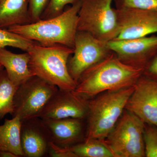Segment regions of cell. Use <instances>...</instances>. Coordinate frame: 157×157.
I'll use <instances>...</instances> for the list:
<instances>
[{
  "label": "cell",
  "instance_id": "obj_1",
  "mask_svg": "<svg viewBox=\"0 0 157 157\" xmlns=\"http://www.w3.org/2000/svg\"><path fill=\"white\" fill-rule=\"evenodd\" d=\"M144 71L124 63L113 52L85 71L77 82L74 91L89 100L105 92L135 85Z\"/></svg>",
  "mask_w": 157,
  "mask_h": 157
},
{
  "label": "cell",
  "instance_id": "obj_2",
  "mask_svg": "<svg viewBox=\"0 0 157 157\" xmlns=\"http://www.w3.org/2000/svg\"><path fill=\"white\" fill-rule=\"evenodd\" d=\"M81 3L80 0L55 17L8 29L44 46L59 45L74 48Z\"/></svg>",
  "mask_w": 157,
  "mask_h": 157
},
{
  "label": "cell",
  "instance_id": "obj_3",
  "mask_svg": "<svg viewBox=\"0 0 157 157\" xmlns=\"http://www.w3.org/2000/svg\"><path fill=\"white\" fill-rule=\"evenodd\" d=\"M74 48L63 45L44 46L35 43L28 52L29 66L34 76L56 86L60 89L74 90L76 83L70 75L68 62Z\"/></svg>",
  "mask_w": 157,
  "mask_h": 157
},
{
  "label": "cell",
  "instance_id": "obj_4",
  "mask_svg": "<svg viewBox=\"0 0 157 157\" xmlns=\"http://www.w3.org/2000/svg\"><path fill=\"white\" fill-rule=\"evenodd\" d=\"M135 85L101 93L88 101L85 139L104 140L115 126L125 109Z\"/></svg>",
  "mask_w": 157,
  "mask_h": 157
},
{
  "label": "cell",
  "instance_id": "obj_5",
  "mask_svg": "<svg viewBox=\"0 0 157 157\" xmlns=\"http://www.w3.org/2000/svg\"><path fill=\"white\" fill-rule=\"evenodd\" d=\"M114 0H81L78 31L86 32L105 42L116 39L120 31L117 9Z\"/></svg>",
  "mask_w": 157,
  "mask_h": 157
},
{
  "label": "cell",
  "instance_id": "obj_6",
  "mask_svg": "<svg viewBox=\"0 0 157 157\" xmlns=\"http://www.w3.org/2000/svg\"><path fill=\"white\" fill-rule=\"evenodd\" d=\"M144 127L143 121L125 109L104 142L114 157H145Z\"/></svg>",
  "mask_w": 157,
  "mask_h": 157
},
{
  "label": "cell",
  "instance_id": "obj_7",
  "mask_svg": "<svg viewBox=\"0 0 157 157\" xmlns=\"http://www.w3.org/2000/svg\"><path fill=\"white\" fill-rule=\"evenodd\" d=\"M59 88L36 76L17 87L14 100L13 117L22 121L39 118L42 110Z\"/></svg>",
  "mask_w": 157,
  "mask_h": 157
},
{
  "label": "cell",
  "instance_id": "obj_8",
  "mask_svg": "<svg viewBox=\"0 0 157 157\" xmlns=\"http://www.w3.org/2000/svg\"><path fill=\"white\" fill-rule=\"evenodd\" d=\"M113 52L107 42L97 39L86 32L78 31L73 56L68 62L69 72L76 83L85 71L110 56Z\"/></svg>",
  "mask_w": 157,
  "mask_h": 157
},
{
  "label": "cell",
  "instance_id": "obj_9",
  "mask_svg": "<svg viewBox=\"0 0 157 157\" xmlns=\"http://www.w3.org/2000/svg\"><path fill=\"white\" fill-rule=\"evenodd\" d=\"M117 58L126 64L145 70L157 52V36L107 42Z\"/></svg>",
  "mask_w": 157,
  "mask_h": 157
},
{
  "label": "cell",
  "instance_id": "obj_10",
  "mask_svg": "<svg viewBox=\"0 0 157 157\" xmlns=\"http://www.w3.org/2000/svg\"><path fill=\"white\" fill-rule=\"evenodd\" d=\"M125 109L144 123L157 127V80L142 75L135 83Z\"/></svg>",
  "mask_w": 157,
  "mask_h": 157
},
{
  "label": "cell",
  "instance_id": "obj_11",
  "mask_svg": "<svg viewBox=\"0 0 157 157\" xmlns=\"http://www.w3.org/2000/svg\"><path fill=\"white\" fill-rule=\"evenodd\" d=\"M88 101L74 90L59 89L50 98L39 118L41 119L67 118L85 119L88 111Z\"/></svg>",
  "mask_w": 157,
  "mask_h": 157
},
{
  "label": "cell",
  "instance_id": "obj_12",
  "mask_svg": "<svg viewBox=\"0 0 157 157\" xmlns=\"http://www.w3.org/2000/svg\"><path fill=\"white\" fill-rule=\"evenodd\" d=\"M120 31L115 39L147 36L157 33V12L132 9H117Z\"/></svg>",
  "mask_w": 157,
  "mask_h": 157
},
{
  "label": "cell",
  "instance_id": "obj_13",
  "mask_svg": "<svg viewBox=\"0 0 157 157\" xmlns=\"http://www.w3.org/2000/svg\"><path fill=\"white\" fill-rule=\"evenodd\" d=\"M84 120L67 118L41 121L51 142L62 147H70L85 140L86 128H84Z\"/></svg>",
  "mask_w": 157,
  "mask_h": 157
},
{
  "label": "cell",
  "instance_id": "obj_14",
  "mask_svg": "<svg viewBox=\"0 0 157 157\" xmlns=\"http://www.w3.org/2000/svg\"><path fill=\"white\" fill-rule=\"evenodd\" d=\"M21 138L24 157H42L48 153L51 140L39 118L22 121Z\"/></svg>",
  "mask_w": 157,
  "mask_h": 157
},
{
  "label": "cell",
  "instance_id": "obj_15",
  "mask_svg": "<svg viewBox=\"0 0 157 157\" xmlns=\"http://www.w3.org/2000/svg\"><path fill=\"white\" fill-rule=\"evenodd\" d=\"M29 60L28 52L16 54L6 48L0 49V64L10 80L17 86L34 76L29 66Z\"/></svg>",
  "mask_w": 157,
  "mask_h": 157
},
{
  "label": "cell",
  "instance_id": "obj_16",
  "mask_svg": "<svg viewBox=\"0 0 157 157\" xmlns=\"http://www.w3.org/2000/svg\"><path fill=\"white\" fill-rule=\"evenodd\" d=\"M30 23L28 0H0V28Z\"/></svg>",
  "mask_w": 157,
  "mask_h": 157
},
{
  "label": "cell",
  "instance_id": "obj_17",
  "mask_svg": "<svg viewBox=\"0 0 157 157\" xmlns=\"http://www.w3.org/2000/svg\"><path fill=\"white\" fill-rule=\"evenodd\" d=\"M22 121L18 117L5 120L0 125V151L13 153L18 157H24L21 147V135Z\"/></svg>",
  "mask_w": 157,
  "mask_h": 157
},
{
  "label": "cell",
  "instance_id": "obj_18",
  "mask_svg": "<svg viewBox=\"0 0 157 157\" xmlns=\"http://www.w3.org/2000/svg\"><path fill=\"white\" fill-rule=\"evenodd\" d=\"M69 148L77 157H114L104 140L85 139Z\"/></svg>",
  "mask_w": 157,
  "mask_h": 157
},
{
  "label": "cell",
  "instance_id": "obj_19",
  "mask_svg": "<svg viewBox=\"0 0 157 157\" xmlns=\"http://www.w3.org/2000/svg\"><path fill=\"white\" fill-rule=\"evenodd\" d=\"M10 80L5 69L0 71V119L14 112V100L17 87Z\"/></svg>",
  "mask_w": 157,
  "mask_h": 157
},
{
  "label": "cell",
  "instance_id": "obj_20",
  "mask_svg": "<svg viewBox=\"0 0 157 157\" xmlns=\"http://www.w3.org/2000/svg\"><path fill=\"white\" fill-rule=\"evenodd\" d=\"M35 43L36 42L8 29L0 28V49L11 47L19 48L27 52Z\"/></svg>",
  "mask_w": 157,
  "mask_h": 157
},
{
  "label": "cell",
  "instance_id": "obj_21",
  "mask_svg": "<svg viewBox=\"0 0 157 157\" xmlns=\"http://www.w3.org/2000/svg\"><path fill=\"white\" fill-rule=\"evenodd\" d=\"M144 139L145 157H157V127L145 124Z\"/></svg>",
  "mask_w": 157,
  "mask_h": 157
},
{
  "label": "cell",
  "instance_id": "obj_22",
  "mask_svg": "<svg viewBox=\"0 0 157 157\" xmlns=\"http://www.w3.org/2000/svg\"><path fill=\"white\" fill-rule=\"evenodd\" d=\"M116 8L148 10L157 12V0H114Z\"/></svg>",
  "mask_w": 157,
  "mask_h": 157
},
{
  "label": "cell",
  "instance_id": "obj_23",
  "mask_svg": "<svg viewBox=\"0 0 157 157\" xmlns=\"http://www.w3.org/2000/svg\"><path fill=\"white\" fill-rule=\"evenodd\" d=\"M79 1L80 0H50L41 19H48L57 16L64 11L66 6L73 5Z\"/></svg>",
  "mask_w": 157,
  "mask_h": 157
},
{
  "label": "cell",
  "instance_id": "obj_24",
  "mask_svg": "<svg viewBox=\"0 0 157 157\" xmlns=\"http://www.w3.org/2000/svg\"><path fill=\"white\" fill-rule=\"evenodd\" d=\"M28 1L29 11L32 22L40 20L50 0H28Z\"/></svg>",
  "mask_w": 157,
  "mask_h": 157
},
{
  "label": "cell",
  "instance_id": "obj_25",
  "mask_svg": "<svg viewBox=\"0 0 157 157\" xmlns=\"http://www.w3.org/2000/svg\"><path fill=\"white\" fill-rule=\"evenodd\" d=\"M51 157H77L69 147H62L50 142L48 151Z\"/></svg>",
  "mask_w": 157,
  "mask_h": 157
},
{
  "label": "cell",
  "instance_id": "obj_26",
  "mask_svg": "<svg viewBox=\"0 0 157 157\" xmlns=\"http://www.w3.org/2000/svg\"><path fill=\"white\" fill-rule=\"evenodd\" d=\"M143 75L157 80V52L145 68Z\"/></svg>",
  "mask_w": 157,
  "mask_h": 157
},
{
  "label": "cell",
  "instance_id": "obj_27",
  "mask_svg": "<svg viewBox=\"0 0 157 157\" xmlns=\"http://www.w3.org/2000/svg\"><path fill=\"white\" fill-rule=\"evenodd\" d=\"M0 157H17L13 153L6 151H0Z\"/></svg>",
  "mask_w": 157,
  "mask_h": 157
},
{
  "label": "cell",
  "instance_id": "obj_28",
  "mask_svg": "<svg viewBox=\"0 0 157 157\" xmlns=\"http://www.w3.org/2000/svg\"><path fill=\"white\" fill-rule=\"evenodd\" d=\"M4 69V68L2 66V65L0 64V71H1L2 69Z\"/></svg>",
  "mask_w": 157,
  "mask_h": 157
}]
</instances>
